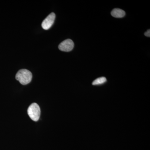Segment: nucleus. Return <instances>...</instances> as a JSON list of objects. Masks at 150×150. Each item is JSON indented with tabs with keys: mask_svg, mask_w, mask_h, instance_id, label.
I'll list each match as a JSON object with an SVG mask.
<instances>
[{
	"mask_svg": "<svg viewBox=\"0 0 150 150\" xmlns=\"http://www.w3.org/2000/svg\"><path fill=\"white\" fill-rule=\"evenodd\" d=\"M16 78L21 84L25 85L31 82L32 78V73L25 69H21L17 73Z\"/></svg>",
	"mask_w": 150,
	"mask_h": 150,
	"instance_id": "1",
	"label": "nucleus"
},
{
	"mask_svg": "<svg viewBox=\"0 0 150 150\" xmlns=\"http://www.w3.org/2000/svg\"><path fill=\"white\" fill-rule=\"evenodd\" d=\"M28 113L30 118L34 121H37L40 118V110L39 105L33 103L30 105L28 109Z\"/></svg>",
	"mask_w": 150,
	"mask_h": 150,
	"instance_id": "2",
	"label": "nucleus"
},
{
	"mask_svg": "<svg viewBox=\"0 0 150 150\" xmlns=\"http://www.w3.org/2000/svg\"><path fill=\"white\" fill-rule=\"evenodd\" d=\"M74 42L71 39H68L64 40L59 44V48L61 51L64 52H69L74 48Z\"/></svg>",
	"mask_w": 150,
	"mask_h": 150,
	"instance_id": "3",
	"label": "nucleus"
},
{
	"mask_svg": "<svg viewBox=\"0 0 150 150\" xmlns=\"http://www.w3.org/2000/svg\"><path fill=\"white\" fill-rule=\"evenodd\" d=\"M56 15L54 13H52L46 18L42 22V27L44 30L49 29L51 28L55 21Z\"/></svg>",
	"mask_w": 150,
	"mask_h": 150,
	"instance_id": "4",
	"label": "nucleus"
},
{
	"mask_svg": "<svg viewBox=\"0 0 150 150\" xmlns=\"http://www.w3.org/2000/svg\"><path fill=\"white\" fill-rule=\"evenodd\" d=\"M126 13L123 10L119 8H115L111 11V15L112 16L116 18H121L125 16Z\"/></svg>",
	"mask_w": 150,
	"mask_h": 150,
	"instance_id": "5",
	"label": "nucleus"
},
{
	"mask_svg": "<svg viewBox=\"0 0 150 150\" xmlns=\"http://www.w3.org/2000/svg\"><path fill=\"white\" fill-rule=\"evenodd\" d=\"M107 80L106 78L104 77L98 78L93 81L92 83L93 85H99L103 84L106 82Z\"/></svg>",
	"mask_w": 150,
	"mask_h": 150,
	"instance_id": "6",
	"label": "nucleus"
},
{
	"mask_svg": "<svg viewBox=\"0 0 150 150\" xmlns=\"http://www.w3.org/2000/svg\"><path fill=\"white\" fill-rule=\"evenodd\" d=\"M144 35L145 36H147V37H150V30H148L146 32L144 33Z\"/></svg>",
	"mask_w": 150,
	"mask_h": 150,
	"instance_id": "7",
	"label": "nucleus"
}]
</instances>
